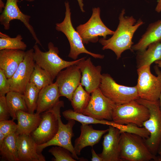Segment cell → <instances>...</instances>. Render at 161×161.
<instances>
[{"label": "cell", "mask_w": 161, "mask_h": 161, "mask_svg": "<svg viewBox=\"0 0 161 161\" xmlns=\"http://www.w3.org/2000/svg\"><path fill=\"white\" fill-rule=\"evenodd\" d=\"M5 5L4 4V2L2 0H0V11L1 13L3 11V9L4 8Z\"/></svg>", "instance_id": "b9f144b4"}, {"label": "cell", "mask_w": 161, "mask_h": 161, "mask_svg": "<svg viewBox=\"0 0 161 161\" xmlns=\"http://www.w3.org/2000/svg\"><path fill=\"white\" fill-rule=\"evenodd\" d=\"M63 116L66 120L73 119L82 124H102L115 127L116 124L113 121L99 120L82 113H77L72 109L66 110L62 112Z\"/></svg>", "instance_id": "83f0119b"}, {"label": "cell", "mask_w": 161, "mask_h": 161, "mask_svg": "<svg viewBox=\"0 0 161 161\" xmlns=\"http://www.w3.org/2000/svg\"><path fill=\"white\" fill-rule=\"evenodd\" d=\"M92 157V161H103L102 158L98 154H97L93 148L91 149Z\"/></svg>", "instance_id": "d590c367"}, {"label": "cell", "mask_w": 161, "mask_h": 161, "mask_svg": "<svg viewBox=\"0 0 161 161\" xmlns=\"http://www.w3.org/2000/svg\"><path fill=\"white\" fill-rule=\"evenodd\" d=\"M17 129L16 132L18 135H30L39 126L42 117L41 114L19 110L16 113Z\"/></svg>", "instance_id": "603a6c76"}, {"label": "cell", "mask_w": 161, "mask_h": 161, "mask_svg": "<svg viewBox=\"0 0 161 161\" xmlns=\"http://www.w3.org/2000/svg\"><path fill=\"white\" fill-rule=\"evenodd\" d=\"M83 86L80 83L74 92L71 101L73 110L82 114L91 98L90 93L84 89Z\"/></svg>", "instance_id": "4316f807"}, {"label": "cell", "mask_w": 161, "mask_h": 161, "mask_svg": "<svg viewBox=\"0 0 161 161\" xmlns=\"http://www.w3.org/2000/svg\"><path fill=\"white\" fill-rule=\"evenodd\" d=\"M17 129V124L12 119L0 121V130L5 137L16 133Z\"/></svg>", "instance_id": "d6a6232c"}, {"label": "cell", "mask_w": 161, "mask_h": 161, "mask_svg": "<svg viewBox=\"0 0 161 161\" xmlns=\"http://www.w3.org/2000/svg\"><path fill=\"white\" fill-rule=\"evenodd\" d=\"M149 111L145 106L136 100L121 105H116L112 112V120L119 125L135 124L143 127L148 119Z\"/></svg>", "instance_id": "52a82bcc"}, {"label": "cell", "mask_w": 161, "mask_h": 161, "mask_svg": "<svg viewBox=\"0 0 161 161\" xmlns=\"http://www.w3.org/2000/svg\"><path fill=\"white\" fill-rule=\"evenodd\" d=\"M143 139L134 134L121 133L120 155L122 161H155L156 156L151 152Z\"/></svg>", "instance_id": "7a4b0ae2"}, {"label": "cell", "mask_w": 161, "mask_h": 161, "mask_svg": "<svg viewBox=\"0 0 161 161\" xmlns=\"http://www.w3.org/2000/svg\"><path fill=\"white\" fill-rule=\"evenodd\" d=\"M10 91L8 78L4 71L0 69V96H5Z\"/></svg>", "instance_id": "836d02e7"}, {"label": "cell", "mask_w": 161, "mask_h": 161, "mask_svg": "<svg viewBox=\"0 0 161 161\" xmlns=\"http://www.w3.org/2000/svg\"><path fill=\"white\" fill-rule=\"evenodd\" d=\"M53 80L52 77L47 72L35 63L30 82L33 83L41 90L53 83Z\"/></svg>", "instance_id": "f1b7e54d"}, {"label": "cell", "mask_w": 161, "mask_h": 161, "mask_svg": "<svg viewBox=\"0 0 161 161\" xmlns=\"http://www.w3.org/2000/svg\"><path fill=\"white\" fill-rule=\"evenodd\" d=\"M33 49L25 52L24 58L13 76L8 79L10 91L23 94L30 81L35 63L33 58Z\"/></svg>", "instance_id": "7c38bea8"}, {"label": "cell", "mask_w": 161, "mask_h": 161, "mask_svg": "<svg viewBox=\"0 0 161 161\" xmlns=\"http://www.w3.org/2000/svg\"><path fill=\"white\" fill-rule=\"evenodd\" d=\"M80 9L81 10V11L82 12H84L85 11L83 9V6H84V4L83 3V0H77Z\"/></svg>", "instance_id": "ab89813d"}, {"label": "cell", "mask_w": 161, "mask_h": 161, "mask_svg": "<svg viewBox=\"0 0 161 161\" xmlns=\"http://www.w3.org/2000/svg\"><path fill=\"white\" fill-rule=\"evenodd\" d=\"M147 48L143 51L137 52V69L145 65L151 66L155 61L161 60V41L152 43Z\"/></svg>", "instance_id": "cb8c5ba5"}, {"label": "cell", "mask_w": 161, "mask_h": 161, "mask_svg": "<svg viewBox=\"0 0 161 161\" xmlns=\"http://www.w3.org/2000/svg\"><path fill=\"white\" fill-rule=\"evenodd\" d=\"M77 65L81 73L80 83L85 90L91 94L99 88L102 78L101 66H95L90 58L86 59L85 57H83Z\"/></svg>", "instance_id": "2e32d148"}, {"label": "cell", "mask_w": 161, "mask_h": 161, "mask_svg": "<svg viewBox=\"0 0 161 161\" xmlns=\"http://www.w3.org/2000/svg\"><path fill=\"white\" fill-rule=\"evenodd\" d=\"M60 71L56 77L60 96L71 101L73 93L81 82V73L77 64L68 66Z\"/></svg>", "instance_id": "9a60e30c"}, {"label": "cell", "mask_w": 161, "mask_h": 161, "mask_svg": "<svg viewBox=\"0 0 161 161\" xmlns=\"http://www.w3.org/2000/svg\"><path fill=\"white\" fill-rule=\"evenodd\" d=\"M100 12L99 7L93 8L92 15L88 21L76 27L84 44L89 42L96 43L99 40V36L106 39L107 35L114 33V31L108 28L102 21Z\"/></svg>", "instance_id": "9c48e42d"}, {"label": "cell", "mask_w": 161, "mask_h": 161, "mask_svg": "<svg viewBox=\"0 0 161 161\" xmlns=\"http://www.w3.org/2000/svg\"><path fill=\"white\" fill-rule=\"evenodd\" d=\"M157 154L158 155L156 156V158L155 161H161V143L158 148Z\"/></svg>", "instance_id": "f35d334b"}, {"label": "cell", "mask_w": 161, "mask_h": 161, "mask_svg": "<svg viewBox=\"0 0 161 161\" xmlns=\"http://www.w3.org/2000/svg\"><path fill=\"white\" fill-rule=\"evenodd\" d=\"M24 50L4 49L0 50V69L3 70L8 79L13 75L24 59Z\"/></svg>", "instance_id": "44dd1931"}, {"label": "cell", "mask_w": 161, "mask_h": 161, "mask_svg": "<svg viewBox=\"0 0 161 161\" xmlns=\"http://www.w3.org/2000/svg\"><path fill=\"white\" fill-rule=\"evenodd\" d=\"M6 137L2 132L0 130V145L3 143L4 138Z\"/></svg>", "instance_id": "60d3db41"}, {"label": "cell", "mask_w": 161, "mask_h": 161, "mask_svg": "<svg viewBox=\"0 0 161 161\" xmlns=\"http://www.w3.org/2000/svg\"><path fill=\"white\" fill-rule=\"evenodd\" d=\"M65 5L66 11L64 18L62 22L56 24L55 29L57 31L63 32L68 40L70 50L68 56L76 60L80 54L84 53L95 58L103 59L104 57V55L92 53L85 48L80 36L72 24L69 2L66 1Z\"/></svg>", "instance_id": "5b68a950"}, {"label": "cell", "mask_w": 161, "mask_h": 161, "mask_svg": "<svg viewBox=\"0 0 161 161\" xmlns=\"http://www.w3.org/2000/svg\"><path fill=\"white\" fill-rule=\"evenodd\" d=\"M60 97L55 82L42 89L38 95L36 113L41 114L51 109L60 101Z\"/></svg>", "instance_id": "ffe728a7"}, {"label": "cell", "mask_w": 161, "mask_h": 161, "mask_svg": "<svg viewBox=\"0 0 161 161\" xmlns=\"http://www.w3.org/2000/svg\"><path fill=\"white\" fill-rule=\"evenodd\" d=\"M23 38L20 34L15 38L0 32V50L4 49L19 50L24 51L27 45L22 41Z\"/></svg>", "instance_id": "f546056e"}, {"label": "cell", "mask_w": 161, "mask_h": 161, "mask_svg": "<svg viewBox=\"0 0 161 161\" xmlns=\"http://www.w3.org/2000/svg\"><path fill=\"white\" fill-rule=\"evenodd\" d=\"M136 100L145 106L149 111V118L143 125L150 134L145 142L151 152L156 156L161 143V110L159 100L150 101L139 98Z\"/></svg>", "instance_id": "277c9868"}, {"label": "cell", "mask_w": 161, "mask_h": 161, "mask_svg": "<svg viewBox=\"0 0 161 161\" xmlns=\"http://www.w3.org/2000/svg\"><path fill=\"white\" fill-rule=\"evenodd\" d=\"M18 135L16 132L6 136L0 145V154L3 160L19 161L16 144Z\"/></svg>", "instance_id": "d4e9b609"}, {"label": "cell", "mask_w": 161, "mask_h": 161, "mask_svg": "<svg viewBox=\"0 0 161 161\" xmlns=\"http://www.w3.org/2000/svg\"><path fill=\"white\" fill-rule=\"evenodd\" d=\"M155 72L157 76L159 77L161 80V70L160 69L159 67L157 65L155 66L154 67ZM160 107L161 110V93L159 97Z\"/></svg>", "instance_id": "8d00e7d4"}, {"label": "cell", "mask_w": 161, "mask_h": 161, "mask_svg": "<svg viewBox=\"0 0 161 161\" xmlns=\"http://www.w3.org/2000/svg\"><path fill=\"white\" fill-rule=\"evenodd\" d=\"M99 88L104 96L116 105L123 104L139 98L136 86L131 87L118 84L107 73L102 74Z\"/></svg>", "instance_id": "ba28073f"}, {"label": "cell", "mask_w": 161, "mask_h": 161, "mask_svg": "<svg viewBox=\"0 0 161 161\" xmlns=\"http://www.w3.org/2000/svg\"><path fill=\"white\" fill-rule=\"evenodd\" d=\"M10 117L5 96H0V121L9 120Z\"/></svg>", "instance_id": "e575fe53"}, {"label": "cell", "mask_w": 161, "mask_h": 161, "mask_svg": "<svg viewBox=\"0 0 161 161\" xmlns=\"http://www.w3.org/2000/svg\"><path fill=\"white\" fill-rule=\"evenodd\" d=\"M40 90L34 84L30 82L26 87L23 95L28 112L30 114L34 113L35 111L36 110Z\"/></svg>", "instance_id": "4dcf8cb0"}, {"label": "cell", "mask_w": 161, "mask_h": 161, "mask_svg": "<svg viewBox=\"0 0 161 161\" xmlns=\"http://www.w3.org/2000/svg\"><path fill=\"white\" fill-rule=\"evenodd\" d=\"M16 144L19 161H46L43 154L38 152V144L30 135H18Z\"/></svg>", "instance_id": "ac0fdd59"}, {"label": "cell", "mask_w": 161, "mask_h": 161, "mask_svg": "<svg viewBox=\"0 0 161 161\" xmlns=\"http://www.w3.org/2000/svg\"><path fill=\"white\" fill-rule=\"evenodd\" d=\"M154 63L160 68L161 69V60L156 61L154 62Z\"/></svg>", "instance_id": "7bdbcfd3"}, {"label": "cell", "mask_w": 161, "mask_h": 161, "mask_svg": "<svg viewBox=\"0 0 161 161\" xmlns=\"http://www.w3.org/2000/svg\"><path fill=\"white\" fill-rule=\"evenodd\" d=\"M52 147L48 152L53 155L54 158L52 159L54 161H76L70 152L64 147L55 146Z\"/></svg>", "instance_id": "1f68e13d"}, {"label": "cell", "mask_w": 161, "mask_h": 161, "mask_svg": "<svg viewBox=\"0 0 161 161\" xmlns=\"http://www.w3.org/2000/svg\"><path fill=\"white\" fill-rule=\"evenodd\" d=\"M91 94L90 101L82 114L99 120H112V112L116 105L104 96L99 88Z\"/></svg>", "instance_id": "8fae6325"}, {"label": "cell", "mask_w": 161, "mask_h": 161, "mask_svg": "<svg viewBox=\"0 0 161 161\" xmlns=\"http://www.w3.org/2000/svg\"><path fill=\"white\" fill-rule=\"evenodd\" d=\"M48 47V50L44 52L35 44L33 47L34 60L35 63L47 72L53 80L64 69L77 64L83 58L72 61H66L59 56V49L52 43L49 42Z\"/></svg>", "instance_id": "3957f363"}, {"label": "cell", "mask_w": 161, "mask_h": 161, "mask_svg": "<svg viewBox=\"0 0 161 161\" xmlns=\"http://www.w3.org/2000/svg\"><path fill=\"white\" fill-rule=\"evenodd\" d=\"M125 9H123L119 15L118 26L112 37L108 39L102 38L99 40L103 46L102 49L112 51L117 60L125 50H130L131 51L134 34L144 23L140 18L137 21L132 16H125Z\"/></svg>", "instance_id": "6da1fadb"}, {"label": "cell", "mask_w": 161, "mask_h": 161, "mask_svg": "<svg viewBox=\"0 0 161 161\" xmlns=\"http://www.w3.org/2000/svg\"><path fill=\"white\" fill-rule=\"evenodd\" d=\"M18 0H6L5 7L0 15L1 25L5 30H8L10 28L11 21L15 19L21 21L29 31L35 41V44L42 46L33 27L30 24V16L21 12L18 5Z\"/></svg>", "instance_id": "5bb4252c"}, {"label": "cell", "mask_w": 161, "mask_h": 161, "mask_svg": "<svg viewBox=\"0 0 161 161\" xmlns=\"http://www.w3.org/2000/svg\"><path fill=\"white\" fill-rule=\"evenodd\" d=\"M64 102L60 100L53 107L57 115L58 121V129L55 137L51 140L44 143L37 145L38 152L42 154L44 149L52 145L58 146L66 148L72 154L73 158L77 160H80L76 154L72 143V138L74 136L73 128L75 123L73 119L68 120L67 123L64 124L61 120L60 110L64 107Z\"/></svg>", "instance_id": "8992f818"}, {"label": "cell", "mask_w": 161, "mask_h": 161, "mask_svg": "<svg viewBox=\"0 0 161 161\" xmlns=\"http://www.w3.org/2000/svg\"><path fill=\"white\" fill-rule=\"evenodd\" d=\"M120 134L118 129L109 126L108 133L103 137L102 151L98 154L103 161H122L120 155Z\"/></svg>", "instance_id": "e0dca14e"}, {"label": "cell", "mask_w": 161, "mask_h": 161, "mask_svg": "<svg viewBox=\"0 0 161 161\" xmlns=\"http://www.w3.org/2000/svg\"><path fill=\"white\" fill-rule=\"evenodd\" d=\"M157 3L155 8V11L158 13H161V0H157Z\"/></svg>", "instance_id": "74e56055"}, {"label": "cell", "mask_w": 161, "mask_h": 161, "mask_svg": "<svg viewBox=\"0 0 161 161\" xmlns=\"http://www.w3.org/2000/svg\"><path fill=\"white\" fill-rule=\"evenodd\" d=\"M137 85L139 98L150 101L159 100L161 93V80L151 72L150 66L145 65L137 69Z\"/></svg>", "instance_id": "30bf717a"}, {"label": "cell", "mask_w": 161, "mask_h": 161, "mask_svg": "<svg viewBox=\"0 0 161 161\" xmlns=\"http://www.w3.org/2000/svg\"><path fill=\"white\" fill-rule=\"evenodd\" d=\"M41 121L30 135L38 145L47 143L56 134L58 129V121L56 113L52 108L41 114Z\"/></svg>", "instance_id": "4fadbf2b"}, {"label": "cell", "mask_w": 161, "mask_h": 161, "mask_svg": "<svg viewBox=\"0 0 161 161\" xmlns=\"http://www.w3.org/2000/svg\"><path fill=\"white\" fill-rule=\"evenodd\" d=\"M26 0L29 2H32L34 1L35 0Z\"/></svg>", "instance_id": "ee69618b"}, {"label": "cell", "mask_w": 161, "mask_h": 161, "mask_svg": "<svg viewBox=\"0 0 161 161\" xmlns=\"http://www.w3.org/2000/svg\"><path fill=\"white\" fill-rule=\"evenodd\" d=\"M161 41V19L151 23L141 38L131 48V52L143 51L151 44Z\"/></svg>", "instance_id": "7402d4cb"}, {"label": "cell", "mask_w": 161, "mask_h": 161, "mask_svg": "<svg viewBox=\"0 0 161 161\" xmlns=\"http://www.w3.org/2000/svg\"><path fill=\"white\" fill-rule=\"evenodd\" d=\"M10 117L14 120H17V111L21 110L28 112V109L23 94L10 91L5 96Z\"/></svg>", "instance_id": "484cf974"}, {"label": "cell", "mask_w": 161, "mask_h": 161, "mask_svg": "<svg viewBox=\"0 0 161 161\" xmlns=\"http://www.w3.org/2000/svg\"><path fill=\"white\" fill-rule=\"evenodd\" d=\"M108 129L104 130L94 129L91 125L82 124L80 136L75 140L74 148L78 156L84 148L91 146L92 147L100 141L102 136L108 132Z\"/></svg>", "instance_id": "d6986e66"}]
</instances>
